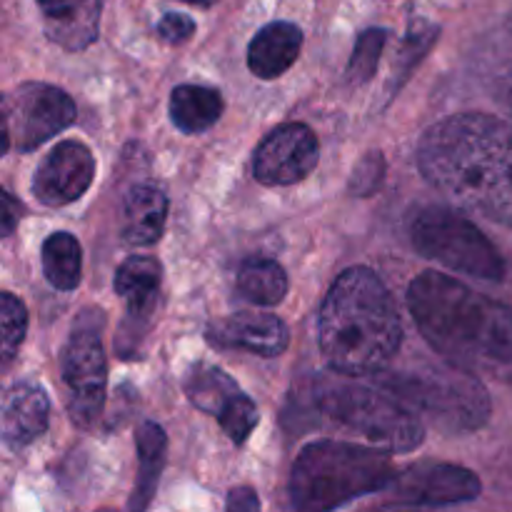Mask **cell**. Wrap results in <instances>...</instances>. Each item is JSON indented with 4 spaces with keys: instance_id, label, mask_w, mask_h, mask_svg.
<instances>
[{
    "instance_id": "4fadbf2b",
    "label": "cell",
    "mask_w": 512,
    "mask_h": 512,
    "mask_svg": "<svg viewBox=\"0 0 512 512\" xmlns=\"http://www.w3.org/2000/svg\"><path fill=\"white\" fill-rule=\"evenodd\" d=\"M95 178V158L88 145L65 140L55 145L33 175V195L48 208H63L88 193Z\"/></svg>"
},
{
    "instance_id": "7402d4cb",
    "label": "cell",
    "mask_w": 512,
    "mask_h": 512,
    "mask_svg": "<svg viewBox=\"0 0 512 512\" xmlns=\"http://www.w3.org/2000/svg\"><path fill=\"white\" fill-rule=\"evenodd\" d=\"M43 273L55 290L70 293L83 278V250L73 233L55 230L43 243Z\"/></svg>"
},
{
    "instance_id": "f546056e",
    "label": "cell",
    "mask_w": 512,
    "mask_h": 512,
    "mask_svg": "<svg viewBox=\"0 0 512 512\" xmlns=\"http://www.w3.org/2000/svg\"><path fill=\"white\" fill-rule=\"evenodd\" d=\"M20 205L15 203L13 195L8 193V190H3V235H10L13 233L15 223H18V213H20Z\"/></svg>"
},
{
    "instance_id": "f1b7e54d",
    "label": "cell",
    "mask_w": 512,
    "mask_h": 512,
    "mask_svg": "<svg viewBox=\"0 0 512 512\" xmlns=\"http://www.w3.org/2000/svg\"><path fill=\"white\" fill-rule=\"evenodd\" d=\"M228 510H260V498L250 488H235L230 490L228 500H225Z\"/></svg>"
},
{
    "instance_id": "ffe728a7",
    "label": "cell",
    "mask_w": 512,
    "mask_h": 512,
    "mask_svg": "<svg viewBox=\"0 0 512 512\" xmlns=\"http://www.w3.org/2000/svg\"><path fill=\"white\" fill-rule=\"evenodd\" d=\"M223 115V95L205 85H178L170 95V118L175 128L195 135L213 128Z\"/></svg>"
},
{
    "instance_id": "4dcf8cb0",
    "label": "cell",
    "mask_w": 512,
    "mask_h": 512,
    "mask_svg": "<svg viewBox=\"0 0 512 512\" xmlns=\"http://www.w3.org/2000/svg\"><path fill=\"white\" fill-rule=\"evenodd\" d=\"M185 3L200 5V8H210V5H215V3H218V0H185Z\"/></svg>"
},
{
    "instance_id": "52a82bcc",
    "label": "cell",
    "mask_w": 512,
    "mask_h": 512,
    "mask_svg": "<svg viewBox=\"0 0 512 512\" xmlns=\"http://www.w3.org/2000/svg\"><path fill=\"white\" fill-rule=\"evenodd\" d=\"M415 250L455 273H468L483 280H503L505 260L498 248L460 213L440 205L420 210L410 228Z\"/></svg>"
},
{
    "instance_id": "44dd1931",
    "label": "cell",
    "mask_w": 512,
    "mask_h": 512,
    "mask_svg": "<svg viewBox=\"0 0 512 512\" xmlns=\"http://www.w3.org/2000/svg\"><path fill=\"white\" fill-rule=\"evenodd\" d=\"M135 445H138V483H135L133 498H130V510L148 508L153 500L155 488H158L160 473L165 465V453H168V438L165 430L155 423H143L135 433Z\"/></svg>"
},
{
    "instance_id": "6da1fadb",
    "label": "cell",
    "mask_w": 512,
    "mask_h": 512,
    "mask_svg": "<svg viewBox=\"0 0 512 512\" xmlns=\"http://www.w3.org/2000/svg\"><path fill=\"white\" fill-rule=\"evenodd\" d=\"M418 165L453 203L512 225V125L483 113L450 115L423 135Z\"/></svg>"
},
{
    "instance_id": "d6986e66",
    "label": "cell",
    "mask_w": 512,
    "mask_h": 512,
    "mask_svg": "<svg viewBox=\"0 0 512 512\" xmlns=\"http://www.w3.org/2000/svg\"><path fill=\"white\" fill-rule=\"evenodd\" d=\"M168 218V195L155 183H138L123 200V240L135 248L158 243Z\"/></svg>"
},
{
    "instance_id": "9a60e30c",
    "label": "cell",
    "mask_w": 512,
    "mask_h": 512,
    "mask_svg": "<svg viewBox=\"0 0 512 512\" xmlns=\"http://www.w3.org/2000/svg\"><path fill=\"white\" fill-rule=\"evenodd\" d=\"M43 15V30L58 48L80 53L98 38L103 0H35Z\"/></svg>"
},
{
    "instance_id": "7c38bea8",
    "label": "cell",
    "mask_w": 512,
    "mask_h": 512,
    "mask_svg": "<svg viewBox=\"0 0 512 512\" xmlns=\"http://www.w3.org/2000/svg\"><path fill=\"white\" fill-rule=\"evenodd\" d=\"M320 148L313 130L303 123H285L265 135L253 158L258 183L268 188L295 185L308 178L318 165Z\"/></svg>"
},
{
    "instance_id": "83f0119b",
    "label": "cell",
    "mask_w": 512,
    "mask_h": 512,
    "mask_svg": "<svg viewBox=\"0 0 512 512\" xmlns=\"http://www.w3.org/2000/svg\"><path fill=\"white\" fill-rule=\"evenodd\" d=\"M158 33L165 43L178 45L185 43L195 33V23L193 18H188L183 13H165L158 23Z\"/></svg>"
},
{
    "instance_id": "8fae6325",
    "label": "cell",
    "mask_w": 512,
    "mask_h": 512,
    "mask_svg": "<svg viewBox=\"0 0 512 512\" xmlns=\"http://www.w3.org/2000/svg\"><path fill=\"white\" fill-rule=\"evenodd\" d=\"M480 480L468 468L450 463H425L410 465L405 473L393 480V505H420V508H445V505L470 503L480 495Z\"/></svg>"
},
{
    "instance_id": "7a4b0ae2",
    "label": "cell",
    "mask_w": 512,
    "mask_h": 512,
    "mask_svg": "<svg viewBox=\"0 0 512 512\" xmlns=\"http://www.w3.org/2000/svg\"><path fill=\"white\" fill-rule=\"evenodd\" d=\"M408 308L423 338L453 365H512L510 305L428 270L410 283Z\"/></svg>"
},
{
    "instance_id": "ac0fdd59",
    "label": "cell",
    "mask_w": 512,
    "mask_h": 512,
    "mask_svg": "<svg viewBox=\"0 0 512 512\" xmlns=\"http://www.w3.org/2000/svg\"><path fill=\"white\" fill-rule=\"evenodd\" d=\"M303 48V30L288 20H275L255 33L248 48L250 73L263 80H275L298 60Z\"/></svg>"
},
{
    "instance_id": "5bb4252c",
    "label": "cell",
    "mask_w": 512,
    "mask_h": 512,
    "mask_svg": "<svg viewBox=\"0 0 512 512\" xmlns=\"http://www.w3.org/2000/svg\"><path fill=\"white\" fill-rule=\"evenodd\" d=\"M205 338L223 350H248L263 358L285 353L290 343L288 325L270 313H233L208 325Z\"/></svg>"
},
{
    "instance_id": "5b68a950",
    "label": "cell",
    "mask_w": 512,
    "mask_h": 512,
    "mask_svg": "<svg viewBox=\"0 0 512 512\" xmlns=\"http://www.w3.org/2000/svg\"><path fill=\"white\" fill-rule=\"evenodd\" d=\"M318 408L335 423L355 430L378 448L390 453H410L425 440L423 423L413 408L395 398L388 388H373L353 380V375L328 373L315 383Z\"/></svg>"
},
{
    "instance_id": "3957f363",
    "label": "cell",
    "mask_w": 512,
    "mask_h": 512,
    "mask_svg": "<svg viewBox=\"0 0 512 512\" xmlns=\"http://www.w3.org/2000/svg\"><path fill=\"white\" fill-rule=\"evenodd\" d=\"M318 343L338 373L375 375L403 343L398 305L370 268H350L333 283L318 315Z\"/></svg>"
},
{
    "instance_id": "4316f807",
    "label": "cell",
    "mask_w": 512,
    "mask_h": 512,
    "mask_svg": "<svg viewBox=\"0 0 512 512\" xmlns=\"http://www.w3.org/2000/svg\"><path fill=\"white\" fill-rule=\"evenodd\" d=\"M385 175V158L383 153H370L355 168L353 178H350V190L353 195H373L378 185L383 183Z\"/></svg>"
},
{
    "instance_id": "1f68e13d",
    "label": "cell",
    "mask_w": 512,
    "mask_h": 512,
    "mask_svg": "<svg viewBox=\"0 0 512 512\" xmlns=\"http://www.w3.org/2000/svg\"><path fill=\"white\" fill-rule=\"evenodd\" d=\"M508 108H510V113H512V83L508 85Z\"/></svg>"
},
{
    "instance_id": "603a6c76",
    "label": "cell",
    "mask_w": 512,
    "mask_h": 512,
    "mask_svg": "<svg viewBox=\"0 0 512 512\" xmlns=\"http://www.w3.org/2000/svg\"><path fill=\"white\" fill-rule=\"evenodd\" d=\"M238 290L255 305H278L288 293V273L268 258H250L240 265Z\"/></svg>"
},
{
    "instance_id": "484cf974",
    "label": "cell",
    "mask_w": 512,
    "mask_h": 512,
    "mask_svg": "<svg viewBox=\"0 0 512 512\" xmlns=\"http://www.w3.org/2000/svg\"><path fill=\"white\" fill-rule=\"evenodd\" d=\"M0 320H3V348H0L3 350V365H10L20 343L25 340V330H28L25 305L13 293H3V298H0Z\"/></svg>"
},
{
    "instance_id": "277c9868",
    "label": "cell",
    "mask_w": 512,
    "mask_h": 512,
    "mask_svg": "<svg viewBox=\"0 0 512 512\" xmlns=\"http://www.w3.org/2000/svg\"><path fill=\"white\" fill-rule=\"evenodd\" d=\"M398 478L383 448L318 440L305 445L290 475V498L298 510H333L363 495L380 493Z\"/></svg>"
},
{
    "instance_id": "e0dca14e",
    "label": "cell",
    "mask_w": 512,
    "mask_h": 512,
    "mask_svg": "<svg viewBox=\"0 0 512 512\" xmlns=\"http://www.w3.org/2000/svg\"><path fill=\"white\" fill-rule=\"evenodd\" d=\"M50 403L43 388L15 383L3 398V440L10 450H23L48 428Z\"/></svg>"
},
{
    "instance_id": "30bf717a",
    "label": "cell",
    "mask_w": 512,
    "mask_h": 512,
    "mask_svg": "<svg viewBox=\"0 0 512 512\" xmlns=\"http://www.w3.org/2000/svg\"><path fill=\"white\" fill-rule=\"evenodd\" d=\"M183 390L195 408L218 420L235 445H243L258 428V408L225 370L208 363H195L185 373Z\"/></svg>"
},
{
    "instance_id": "cb8c5ba5",
    "label": "cell",
    "mask_w": 512,
    "mask_h": 512,
    "mask_svg": "<svg viewBox=\"0 0 512 512\" xmlns=\"http://www.w3.org/2000/svg\"><path fill=\"white\" fill-rule=\"evenodd\" d=\"M440 28L438 25L428 23V20H413V25L405 33L403 45L398 50V63H395V88L405 83L410 73H413L415 65L425 58L433 43L438 40Z\"/></svg>"
},
{
    "instance_id": "8992f818",
    "label": "cell",
    "mask_w": 512,
    "mask_h": 512,
    "mask_svg": "<svg viewBox=\"0 0 512 512\" xmlns=\"http://www.w3.org/2000/svg\"><path fill=\"white\" fill-rule=\"evenodd\" d=\"M395 398L450 433H470L488 423L490 395L485 385L460 365L385 375L380 380Z\"/></svg>"
},
{
    "instance_id": "ba28073f",
    "label": "cell",
    "mask_w": 512,
    "mask_h": 512,
    "mask_svg": "<svg viewBox=\"0 0 512 512\" xmlns=\"http://www.w3.org/2000/svg\"><path fill=\"white\" fill-rule=\"evenodd\" d=\"M75 103L48 83H23L3 95V153H30L75 120Z\"/></svg>"
},
{
    "instance_id": "2e32d148",
    "label": "cell",
    "mask_w": 512,
    "mask_h": 512,
    "mask_svg": "<svg viewBox=\"0 0 512 512\" xmlns=\"http://www.w3.org/2000/svg\"><path fill=\"white\" fill-rule=\"evenodd\" d=\"M160 283H163V268L158 260L145 258V255H133L115 273V293L125 300V310H128L125 330H133L130 335L140 333L153 315Z\"/></svg>"
},
{
    "instance_id": "9c48e42d",
    "label": "cell",
    "mask_w": 512,
    "mask_h": 512,
    "mask_svg": "<svg viewBox=\"0 0 512 512\" xmlns=\"http://www.w3.org/2000/svg\"><path fill=\"white\" fill-rule=\"evenodd\" d=\"M60 368H63L65 388L70 393V418L80 428H93L103 413L105 378H108V363H105L98 325H90L85 320L75 323L60 353Z\"/></svg>"
},
{
    "instance_id": "d4e9b609",
    "label": "cell",
    "mask_w": 512,
    "mask_h": 512,
    "mask_svg": "<svg viewBox=\"0 0 512 512\" xmlns=\"http://www.w3.org/2000/svg\"><path fill=\"white\" fill-rule=\"evenodd\" d=\"M388 40V30L370 28L365 33H360L358 43H355L353 58L348 65V78L350 83H368L375 75V68L380 63V53H383V45Z\"/></svg>"
}]
</instances>
